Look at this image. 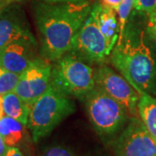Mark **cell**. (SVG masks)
Instances as JSON below:
<instances>
[{"instance_id":"6da1fadb","label":"cell","mask_w":156,"mask_h":156,"mask_svg":"<svg viewBox=\"0 0 156 156\" xmlns=\"http://www.w3.org/2000/svg\"><path fill=\"white\" fill-rule=\"evenodd\" d=\"M92 7L89 0L76 3L40 1L34 4V19L43 58L55 62L69 53L74 37L90 15Z\"/></svg>"},{"instance_id":"7a4b0ae2","label":"cell","mask_w":156,"mask_h":156,"mask_svg":"<svg viewBox=\"0 0 156 156\" xmlns=\"http://www.w3.org/2000/svg\"><path fill=\"white\" fill-rule=\"evenodd\" d=\"M146 31L128 21L122 38L110 54L114 67L140 95L156 97V57Z\"/></svg>"},{"instance_id":"3957f363","label":"cell","mask_w":156,"mask_h":156,"mask_svg":"<svg viewBox=\"0 0 156 156\" xmlns=\"http://www.w3.org/2000/svg\"><path fill=\"white\" fill-rule=\"evenodd\" d=\"M76 111L70 96L50 84L49 89L30 106L27 127L34 142L46 137Z\"/></svg>"},{"instance_id":"277c9868","label":"cell","mask_w":156,"mask_h":156,"mask_svg":"<svg viewBox=\"0 0 156 156\" xmlns=\"http://www.w3.org/2000/svg\"><path fill=\"white\" fill-rule=\"evenodd\" d=\"M51 84L63 94L83 100L95 88V69L70 53L54 62Z\"/></svg>"},{"instance_id":"5b68a950","label":"cell","mask_w":156,"mask_h":156,"mask_svg":"<svg viewBox=\"0 0 156 156\" xmlns=\"http://www.w3.org/2000/svg\"><path fill=\"white\" fill-rule=\"evenodd\" d=\"M83 101L90 122L101 135L116 134L128 122V110L97 87L90 91Z\"/></svg>"},{"instance_id":"8992f818","label":"cell","mask_w":156,"mask_h":156,"mask_svg":"<svg viewBox=\"0 0 156 156\" xmlns=\"http://www.w3.org/2000/svg\"><path fill=\"white\" fill-rule=\"evenodd\" d=\"M69 53L87 63H102L109 56L105 37L91 14L74 37Z\"/></svg>"},{"instance_id":"52a82bcc","label":"cell","mask_w":156,"mask_h":156,"mask_svg":"<svg viewBox=\"0 0 156 156\" xmlns=\"http://www.w3.org/2000/svg\"><path fill=\"white\" fill-rule=\"evenodd\" d=\"M116 156H156V143L140 116L130 117L114 143Z\"/></svg>"},{"instance_id":"ba28073f","label":"cell","mask_w":156,"mask_h":156,"mask_svg":"<svg viewBox=\"0 0 156 156\" xmlns=\"http://www.w3.org/2000/svg\"><path fill=\"white\" fill-rule=\"evenodd\" d=\"M95 87L121 103L130 117L139 116L138 102L140 95L122 75L107 65L95 69Z\"/></svg>"},{"instance_id":"9c48e42d","label":"cell","mask_w":156,"mask_h":156,"mask_svg":"<svg viewBox=\"0 0 156 156\" xmlns=\"http://www.w3.org/2000/svg\"><path fill=\"white\" fill-rule=\"evenodd\" d=\"M43 57H37L20 75L15 92L30 106L45 93L51 84L53 64Z\"/></svg>"},{"instance_id":"30bf717a","label":"cell","mask_w":156,"mask_h":156,"mask_svg":"<svg viewBox=\"0 0 156 156\" xmlns=\"http://www.w3.org/2000/svg\"><path fill=\"white\" fill-rule=\"evenodd\" d=\"M20 41L37 44L25 12L14 4L0 11V48Z\"/></svg>"},{"instance_id":"8fae6325","label":"cell","mask_w":156,"mask_h":156,"mask_svg":"<svg viewBox=\"0 0 156 156\" xmlns=\"http://www.w3.org/2000/svg\"><path fill=\"white\" fill-rule=\"evenodd\" d=\"M37 44L28 42H14L0 48V67L21 75L37 58L34 49Z\"/></svg>"},{"instance_id":"7c38bea8","label":"cell","mask_w":156,"mask_h":156,"mask_svg":"<svg viewBox=\"0 0 156 156\" xmlns=\"http://www.w3.org/2000/svg\"><path fill=\"white\" fill-rule=\"evenodd\" d=\"M116 11L108 6L103 5L100 1L93 5L91 15L105 37L108 52L110 56L119 37V22Z\"/></svg>"},{"instance_id":"4fadbf2b","label":"cell","mask_w":156,"mask_h":156,"mask_svg":"<svg viewBox=\"0 0 156 156\" xmlns=\"http://www.w3.org/2000/svg\"><path fill=\"white\" fill-rule=\"evenodd\" d=\"M5 115L27 126L30 106L26 103L15 91L2 96Z\"/></svg>"},{"instance_id":"5bb4252c","label":"cell","mask_w":156,"mask_h":156,"mask_svg":"<svg viewBox=\"0 0 156 156\" xmlns=\"http://www.w3.org/2000/svg\"><path fill=\"white\" fill-rule=\"evenodd\" d=\"M25 134L24 124L5 115L0 118V135L8 147H17L20 144Z\"/></svg>"},{"instance_id":"9a60e30c","label":"cell","mask_w":156,"mask_h":156,"mask_svg":"<svg viewBox=\"0 0 156 156\" xmlns=\"http://www.w3.org/2000/svg\"><path fill=\"white\" fill-rule=\"evenodd\" d=\"M138 114L156 143V97L146 94L140 95Z\"/></svg>"},{"instance_id":"2e32d148","label":"cell","mask_w":156,"mask_h":156,"mask_svg":"<svg viewBox=\"0 0 156 156\" xmlns=\"http://www.w3.org/2000/svg\"><path fill=\"white\" fill-rule=\"evenodd\" d=\"M20 75L0 67V96L15 91Z\"/></svg>"},{"instance_id":"e0dca14e","label":"cell","mask_w":156,"mask_h":156,"mask_svg":"<svg viewBox=\"0 0 156 156\" xmlns=\"http://www.w3.org/2000/svg\"><path fill=\"white\" fill-rule=\"evenodd\" d=\"M135 0H122V4L118 9V22H119V37L118 40L122 37L124 30L128 25L130 14L132 10L134 9Z\"/></svg>"},{"instance_id":"ac0fdd59","label":"cell","mask_w":156,"mask_h":156,"mask_svg":"<svg viewBox=\"0 0 156 156\" xmlns=\"http://www.w3.org/2000/svg\"><path fill=\"white\" fill-rule=\"evenodd\" d=\"M40 156H76L71 149L60 145L49 146L44 148Z\"/></svg>"},{"instance_id":"d6986e66","label":"cell","mask_w":156,"mask_h":156,"mask_svg":"<svg viewBox=\"0 0 156 156\" xmlns=\"http://www.w3.org/2000/svg\"><path fill=\"white\" fill-rule=\"evenodd\" d=\"M134 10L150 16L156 11V0H135Z\"/></svg>"},{"instance_id":"ffe728a7","label":"cell","mask_w":156,"mask_h":156,"mask_svg":"<svg viewBox=\"0 0 156 156\" xmlns=\"http://www.w3.org/2000/svg\"><path fill=\"white\" fill-rule=\"evenodd\" d=\"M147 30L153 31L156 33V11L148 16V20L147 23Z\"/></svg>"},{"instance_id":"44dd1931","label":"cell","mask_w":156,"mask_h":156,"mask_svg":"<svg viewBox=\"0 0 156 156\" xmlns=\"http://www.w3.org/2000/svg\"><path fill=\"white\" fill-rule=\"evenodd\" d=\"M122 0H100V2L103 5L108 6L109 8H111L115 11H118V9L122 4Z\"/></svg>"},{"instance_id":"7402d4cb","label":"cell","mask_w":156,"mask_h":156,"mask_svg":"<svg viewBox=\"0 0 156 156\" xmlns=\"http://www.w3.org/2000/svg\"><path fill=\"white\" fill-rule=\"evenodd\" d=\"M26 1L27 0H0V11L11 5H14V4L21 5V4L25 3Z\"/></svg>"},{"instance_id":"603a6c76","label":"cell","mask_w":156,"mask_h":156,"mask_svg":"<svg viewBox=\"0 0 156 156\" xmlns=\"http://www.w3.org/2000/svg\"><path fill=\"white\" fill-rule=\"evenodd\" d=\"M6 156H25L17 147H9Z\"/></svg>"},{"instance_id":"cb8c5ba5","label":"cell","mask_w":156,"mask_h":156,"mask_svg":"<svg viewBox=\"0 0 156 156\" xmlns=\"http://www.w3.org/2000/svg\"><path fill=\"white\" fill-rule=\"evenodd\" d=\"M9 147L6 145L3 137L0 135V156H6Z\"/></svg>"},{"instance_id":"d4e9b609","label":"cell","mask_w":156,"mask_h":156,"mask_svg":"<svg viewBox=\"0 0 156 156\" xmlns=\"http://www.w3.org/2000/svg\"><path fill=\"white\" fill-rule=\"evenodd\" d=\"M46 3H76V2H83L88 0H41Z\"/></svg>"},{"instance_id":"484cf974","label":"cell","mask_w":156,"mask_h":156,"mask_svg":"<svg viewBox=\"0 0 156 156\" xmlns=\"http://www.w3.org/2000/svg\"><path fill=\"white\" fill-rule=\"evenodd\" d=\"M147 29V28H146ZM147 35H148V37H150L154 43L156 44V33L154 32H153V31H148V30H147Z\"/></svg>"}]
</instances>
